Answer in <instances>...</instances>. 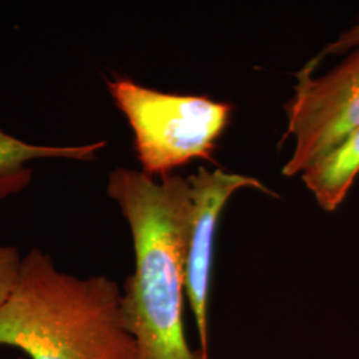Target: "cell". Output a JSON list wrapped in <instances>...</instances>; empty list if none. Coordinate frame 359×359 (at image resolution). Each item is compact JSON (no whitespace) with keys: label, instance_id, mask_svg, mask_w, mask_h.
I'll return each mask as SVG.
<instances>
[{"label":"cell","instance_id":"6da1fadb","mask_svg":"<svg viewBox=\"0 0 359 359\" xmlns=\"http://www.w3.org/2000/svg\"><path fill=\"white\" fill-rule=\"evenodd\" d=\"M107 193L128 222L135 270L123 290V310L137 359H204L189 346L184 323L187 258L192 224L189 180L157 182L142 170L116 168Z\"/></svg>","mask_w":359,"mask_h":359},{"label":"cell","instance_id":"ba28073f","mask_svg":"<svg viewBox=\"0 0 359 359\" xmlns=\"http://www.w3.org/2000/svg\"><path fill=\"white\" fill-rule=\"evenodd\" d=\"M23 256L15 246L0 245V305L11 294L22 268Z\"/></svg>","mask_w":359,"mask_h":359},{"label":"cell","instance_id":"30bf717a","mask_svg":"<svg viewBox=\"0 0 359 359\" xmlns=\"http://www.w3.org/2000/svg\"><path fill=\"white\" fill-rule=\"evenodd\" d=\"M15 359H28V358H22V357H19V358H15Z\"/></svg>","mask_w":359,"mask_h":359},{"label":"cell","instance_id":"277c9868","mask_svg":"<svg viewBox=\"0 0 359 359\" xmlns=\"http://www.w3.org/2000/svg\"><path fill=\"white\" fill-rule=\"evenodd\" d=\"M294 96L286 105L294 151L285 164L287 177L301 175L322 154L359 127V47L321 77L299 71Z\"/></svg>","mask_w":359,"mask_h":359},{"label":"cell","instance_id":"5b68a950","mask_svg":"<svg viewBox=\"0 0 359 359\" xmlns=\"http://www.w3.org/2000/svg\"><path fill=\"white\" fill-rule=\"evenodd\" d=\"M192 189V224L187 258V298L200 339V353L208 359V308L219 215L231 194L244 188L269 193L259 180L198 168L188 177Z\"/></svg>","mask_w":359,"mask_h":359},{"label":"cell","instance_id":"8992f818","mask_svg":"<svg viewBox=\"0 0 359 359\" xmlns=\"http://www.w3.org/2000/svg\"><path fill=\"white\" fill-rule=\"evenodd\" d=\"M105 142L84 145H36L23 142L0 128V203L23 192L32 181L29 163L36 160L90 161L103 149Z\"/></svg>","mask_w":359,"mask_h":359},{"label":"cell","instance_id":"7a4b0ae2","mask_svg":"<svg viewBox=\"0 0 359 359\" xmlns=\"http://www.w3.org/2000/svg\"><path fill=\"white\" fill-rule=\"evenodd\" d=\"M0 346L28 359H137L118 285L62 271L40 249L23 256L16 285L0 305Z\"/></svg>","mask_w":359,"mask_h":359},{"label":"cell","instance_id":"52a82bcc","mask_svg":"<svg viewBox=\"0 0 359 359\" xmlns=\"http://www.w3.org/2000/svg\"><path fill=\"white\" fill-rule=\"evenodd\" d=\"M358 175L359 127L301 173L306 188L326 212L342 205Z\"/></svg>","mask_w":359,"mask_h":359},{"label":"cell","instance_id":"3957f363","mask_svg":"<svg viewBox=\"0 0 359 359\" xmlns=\"http://www.w3.org/2000/svg\"><path fill=\"white\" fill-rule=\"evenodd\" d=\"M107 87L133 130L145 175L163 179L194 158L212 160L218 137L229 123V104L165 93L127 77L108 80Z\"/></svg>","mask_w":359,"mask_h":359},{"label":"cell","instance_id":"9c48e42d","mask_svg":"<svg viewBox=\"0 0 359 359\" xmlns=\"http://www.w3.org/2000/svg\"><path fill=\"white\" fill-rule=\"evenodd\" d=\"M359 47V20L358 23L350 29H347L345 34H342L339 38L337 39L330 46H327L323 51L320 52L314 59H311L308 65H305L302 69L313 74L314 69L321 65L322 60L329 56V55H341L348 50H355Z\"/></svg>","mask_w":359,"mask_h":359}]
</instances>
